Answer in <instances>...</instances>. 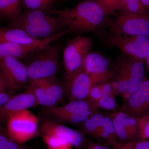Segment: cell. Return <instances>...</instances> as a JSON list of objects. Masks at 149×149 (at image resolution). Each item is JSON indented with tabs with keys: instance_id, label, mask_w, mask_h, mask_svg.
<instances>
[{
	"instance_id": "obj_38",
	"label": "cell",
	"mask_w": 149,
	"mask_h": 149,
	"mask_svg": "<svg viewBox=\"0 0 149 149\" xmlns=\"http://www.w3.org/2000/svg\"><path fill=\"white\" fill-rule=\"evenodd\" d=\"M72 147L71 145H68V146H65L56 148H48L47 149H72Z\"/></svg>"
},
{
	"instance_id": "obj_22",
	"label": "cell",
	"mask_w": 149,
	"mask_h": 149,
	"mask_svg": "<svg viewBox=\"0 0 149 149\" xmlns=\"http://www.w3.org/2000/svg\"><path fill=\"white\" fill-rule=\"evenodd\" d=\"M41 83L49 90L59 102H62L65 95L63 84L59 82L55 76L39 79Z\"/></svg>"
},
{
	"instance_id": "obj_30",
	"label": "cell",
	"mask_w": 149,
	"mask_h": 149,
	"mask_svg": "<svg viewBox=\"0 0 149 149\" xmlns=\"http://www.w3.org/2000/svg\"><path fill=\"white\" fill-rule=\"evenodd\" d=\"M41 136L48 148H56L70 145L66 141L54 135L42 134Z\"/></svg>"
},
{
	"instance_id": "obj_34",
	"label": "cell",
	"mask_w": 149,
	"mask_h": 149,
	"mask_svg": "<svg viewBox=\"0 0 149 149\" xmlns=\"http://www.w3.org/2000/svg\"><path fill=\"white\" fill-rule=\"evenodd\" d=\"M10 88L11 89L8 82L0 70V94L8 92V90Z\"/></svg>"
},
{
	"instance_id": "obj_39",
	"label": "cell",
	"mask_w": 149,
	"mask_h": 149,
	"mask_svg": "<svg viewBox=\"0 0 149 149\" xmlns=\"http://www.w3.org/2000/svg\"><path fill=\"white\" fill-rule=\"evenodd\" d=\"M146 61L147 65H148V71L149 72V55Z\"/></svg>"
},
{
	"instance_id": "obj_35",
	"label": "cell",
	"mask_w": 149,
	"mask_h": 149,
	"mask_svg": "<svg viewBox=\"0 0 149 149\" xmlns=\"http://www.w3.org/2000/svg\"><path fill=\"white\" fill-rule=\"evenodd\" d=\"M85 148L86 149H112L107 146L92 141H88L86 144Z\"/></svg>"
},
{
	"instance_id": "obj_8",
	"label": "cell",
	"mask_w": 149,
	"mask_h": 149,
	"mask_svg": "<svg viewBox=\"0 0 149 149\" xmlns=\"http://www.w3.org/2000/svg\"><path fill=\"white\" fill-rule=\"evenodd\" d=\"M109 45L118 48L124 54L145 62L149 55V37L110 34L106 38Z\"/></svg>"
},
{
	"instance_id": "obj_20",
	"label": "cell",
	"mask_w": 149,
	"mask_h": 149,
	"mask_svg": "<svg viewBox=\"0 0 149 149\" xmlns=\"http://www.w3.org/2000/svg\"><path fill=\"white\" fill-rule=\"evenodd\" d=\"M105 114L97 111L82 123V133L93 137L97 141L101 130L103 119Z\"/></svg>"
},
{
	"instance_id": "obj_15",
	"label": "cell",
	"mask_w": 149,
	"mask_h": 149,
	"mask_svg": "<svg viewBox=\"0 0 149 149\" xmlns=\"http://www.w3.org/2000/svg\"><path fill=\"white\" fill-rule=\"evenodd\" d=\"M38 105L34 93L30 89L24 93L13 96L0 108V121L8 120L15 113Z\"/></svg>"
},
{
	"instance_id": "obj_27",
	"label": "cell",
	"mask_w": 149,
	"mask_h": 149,
	"mask_svg": "<svg viewBox=\"0 0 149 149\" xmlns=\"http://www.w3.org/2000/svg\"><path fill=\"white\" fill-rule=\"evenodd\" d=\"M97 103L99 108L110 111L112 112H117L120 111V107L115 96H102Z\"/></svg>"
},
{
	"instance_id": "obj_18",
	"label": "cell",
	"mask_w": 149,
	"mask_h": 149,
	"mask_svg": "<svg viewBox=\"0 0 149 149\" xmlns=\"http://www.w3.org/2000/svg\"><path fill=\"white\" fill-rule=\"evenodd\" d=\"M29 89L34 93L38 105L45 107L56 106L59 102L39 80L29 82Z\"/></svg>"
},
{
	"instance_id": "obj_1",
	"label": "cell",
	"mask_w": 149,
	"mask_h": 149,
	"mask_svg": "<svg viewBox=\"0 0 149 149\" xmlns=\"http://www.w3.org/2000/svg\"><path fill=\"white\" fill-rule=\"evenodd\" d=\"M48 13L56 15L63 30L77 35L100 28L107 16L97 2L92 1L80 2L72 8L52 10Z\"/></svg>"
},
{
	"instance_id": "obj_24",
	"label": "cell",
	"mask_w": 149,
	"mask_h": 149,
	"mask_svg": "<svg viewBox=\"0 0 149 149\" xmlns=\"http://www.w3.org/2000/svg\"><path fill=\"white\" fill-rule=\"evenodd\" d=\"M24 10H38L48 13L52 10L56 0H22Z\"/></svg>"
},
{
	"instance_id": "obj_29",
	"label": "cell",
	"mask_w": 149,
	"mask_h": 149,
	"mask_svg": "<svg viewBox=\"0 0 149 149\" xmlns=\"http://www.w3.org/2000/svg\"><path fill=\"white\" fill-rule=\"evenodd\" d=\"M0 149H29L18 143L2 130H0Z\"/></svg>"
},
{
	"instance_id": "obj_31",
	"label": "cell",
	"mask_w": 149,
	"mask_h": 149,
	"mask_svg": "<svg viewBox=\"0 0 149 149\" xmlns=\"http://www.w3.org/2000/svg\"><path fill=\"white\" fill-rule=\"evenodd\" d=\"M138 120L141 139L149 140V116L142 118Z\"/></svg>"
},
{
	"instance_id": "obj_19",
	"label": "cell",
	"mask_w": 149,
	"mask_h": 149,
	"mask_svg": "<svg viewBox=\"0 0 149 149\" xmlns=\"http://www.w3.org/2000/svg\"><path fill=\"white\" fill-rule=\"evenodd\" d=\"M97 141L102 145L112 146L118 142L110 113L105 114Z\"/></svg>"
},
{
	"instance_id": "obj_7",
	"label": "cell",
	"mask_w": 149,
	"mask_h": 149,
	"mask_svg": "<svg viewBox=\"0 0 149 149\" xmlns=\"http://www.w3.org/2000/svg\"><path fill=\"white\" fill-rule=\"evenodd\" d=\"M93 47V40L88 36L79 35L70 40L63 52L66 75L72 74L83 67L84 59Z\"/></svg>"
},
{
	"instance_id": "obj_4",
	"label": "cell",
	"mask_w": 149,
	"mask_h": 149,
	"mask_svg": "<svg viewBox=\"0 0 149 149\" xmlns=\"http://www.w3.org/2000/svg\"><path fill=\"white\" fill-rule=\"evenodd\" d=\"M62 47L60 44L47 46L27 60L29 82L55 76L60 67V55Z\"/></svg>"
},
{
	"instance_id": "obj_9",
	"label": "cell",
	"mask_w": 149,
	"mask_h": 149,
	"mask_svg": "<svg viewBox=\"0 0 149 149\" xmlns=\"http://www.w3.org/2000/svg\"><path fill=\"white\" fill-rule=\"evenodd\" d=\"M70 32L69 30H63L55 35L44 38L40 42L32 45H22L8 42L0 43V60L12 57L19 61L28 60L43 48Z\"/></svg>"
},
{
	"instance_id": "obj_21",
	"label": "cell",
	"mask_w": 149,
	"mask_h": 149,
	"mask_svg": "<svg viewBox=\"0 0 149 149\" xmlns=\"http://www.w3.org/2000/svg\"><path fill=\"white\" fill-rule=\"evenodd\" d=\"M22 8V0H0V18L13 20L21 14Z\"/></svg>"
},
{
	"instance_id": "obj_11",
	"label": "cell",
	"mask_w": 149,
	"mask_h": 149,
	"mask_svg": "<svg viewBox=\"0 0 149 149\" xmlns=\"http://www.w3.org/2000/svg\"><path fill=\"white\" fill-rule=\"evenodd\" d=\"M0 70L11 89L22 90L29 83L27 66L17 59L7 57L0 60Z\"/></svg>"
},
{
	"instance_id": "obj_3",
	"label": "cell",
	"mask_w": 149,
	"mask_h": 149,
	"mask_svg": "<svg viewBox=\"0 0 149 149\" xmlns=\"http://www.w3.org/2000/svg\"><path fill=\"white\" fill-rule=\"evenodd\" d=\"M8 27L23 30L31 37L43 39L63 30L56 17L38 10H24L21 14L9 22Z\"/></svg>"
},
{
	"instance_id": "obj_32",
	"label": "cell",
	"mask_w": 149,
	"mask_h": 149,
	"mask_svg": "<svg viewBox=\"0 0 149 149\" xmlns=\"http://www.w3.org/2000/svg\"><path fill=\"white\" fill-rule=\"evenodd\" d=\"M102 97V94L100 84L93 85L91 87L88 98L97 102Z\"/></svg>"
},
{
	"instance_id": "obj_25",
	"label": "cell",
	"mask_w": 149,
	"mask_h": 149,
	"mask_svg": "<svg viewBox=\"0 0 149 149\" xmlns=\"http://www.w3.org/2000/svg\"><path fill=\"white\" fill-rule=\"evenodd\" d=\"M121 13L130 14L148 13V11L144 7L141 0H122Z\"/></svg>"
},
{
	"instance_id": "obj_23",
	"label": "cell",
	"mask_w": 149,
	"mask_h": 149,
	"mask_svg": "<svg viewBox=\"0 0 149 149\" xmlns=\"http://www.w3.org/2000/svg\"><path fill=\"white\" fill-rule=\"evenodd\" d=\"M98 111L97 109L77 112L54 118L58 122L68 124H82Z\"/></svg>"
},
{
	"instance_id": "obj_12",
	"label": "cell",
	"mask_w": 149,
	"mask_h": 149,
	"mask_svg": "<svg viewBox=\"0 0 149 149\" xmlns=\"http://www.w3.org/2000/svg\"><path fill=\"white\" fill-rule=\"evenodd\" d=\"M63 84L65 95L67 96L70 101L88 99L92 87L91 78L83 67L72 74L66 75Z\"/></svg>"
},
{
	"instance_id": "obj_10",
	"label": "cell",
	"mask_w": 149,
	"mask_h": 149,
	"mask_svg": "<svg viewBox=\"0 0 149 149\" xmlns=\"http://www.w3.org/2000/svg\"><path fill=\"white\" fill-rule=\"evenodd\" d=\"M120 111L139 119L149 116V80L146 78L130 97L123 101Z\"/></svg>"
},
{
	"instance_id": "obj_36",
	"label": "cell",
	"mask_w": 149,
	"mask_h": 149,
	"mask_svg": "<svg viewBox=\"0 0 149 149\" xmlns=\"http://www.w3.org/2000/svg\"><path fill=\"white\" fill-rule=\"evenodd\" d=\"M13 96L10 92L0 94V108Z\"/></svg>"
},
{
	"instance_id": "obj_13",
	"label": "cell",
	"mask_w": 149,
	"mask_h": 149,
	"mask_svg": "<svg viewBox=\"0 0 149 149\" xmlns=\"http://www.w3.org/2000/svg\"><path fill=\"white\" fill-rule=\"evenodd\" d=\"M83 67L91 78L92 86L108 80L110 64L108 58L101 54L90 52L84 59Z\"/></svg>"
},
{
	"instance_id": "obj_28",
	"label": "cell",
	"mask_w": 149,
	"mask_h": 149,
	"mask_svg": "<svg viewBox=\"0 0 149 149\" xmlns=\"http://www.w3.org/2000/svg\"><path fill=\"white\" fill-rule=\"evenodd\" d=\"M96 2L107 16L121 9L122 0H97Z\"/></svg>"
},
{
	"instance_id": "obj_16",
	"label": "cell",
	"mask_w": 149,
	"mask_h": 149,
	"mask_svg": "<svg viewBox=\"0 0 149 149\" xmlns=\"http://www.w3.org/2000/svg\"><path fill=\"white\" fill-rule=\"evenodd\" d=\"M92 109H98L99 107L97 102L88 98L83 100L70 101L68 103L61 106H56L51 107H45L43 109V111L54 118L61 116Z\"/></svg>"
},
{
	"instance_id": "obj_5",
	"label": "cell",
	"mask_w": 149,
	"mask_h": 149,
	"mask_svg": "<svg viewBox=\"0 0 149 149\" xmlns=\"http://www.w3.org/2000/svg\"><path fill=\"white\" fill-rule=\"evenodd\" d=\"M7 120L8 134L18 143L27 142L37 134L39 119L27 109L11 115Z\"/></svg>"
},
{
	"instance_id": "obj_17",
	"label": "cell",
	"mask_w": 149,
	"mask_h": 149,
	"mask_svg": "<svg viewBox=\"0 0 149 149\" xmlns=\"http://www.w3.org/2000/svg\"><path fill=\"white\" fill-rule=\"evenodd\" d=\"M42 40L31 37L23 30L18 28L0 27V43L8 42L22 45H32L40 42Z\"/></svg>"
},
{
	"instance_id": "obj_14",
	"label": "cell",
	"mask_w": 149,
	"mask_h": 149,
	"mask_svg": "<svg viewBox=\"0 0 149 149\" xmlns=\"http://www.w3.org/2000/svg\"><path fill=\"white\" fill-rule=\"evenodd\" d=\"M41 134L54 135L66 141L72 146L81 148L85 144L83 133L54 120H44L41 127Z\"/></svg>"
},
{
	"instance_id": "obj_2",
	"label": "cell",
	"mask_w": 149,
	"mask_h": 149,
	"mask_svg": "<svg viewBox=\"0 0 149 149\" xmlns=\"http://www.w3.org/2000/svg\"><path fill=\"white\" fill-rule=\"evenodd\" d=\"M146 78L144 62L123 54L111 68L108 80L116 96L125 100L139 88Z\"/></svg>"
},
{
	"instance_id": "obj_6",
	"label": "cell",
	"mask_w": 149,
	"mask_h": 149,
	"mask_svg": "<svg viewBox=\"0 0 149 149\" xmlns=\"http://www.w3.org/2000/svg\"><path fill=\"white\" fill-rule=\"evenodd\" d=\"M109 27L112 34L149 37V13H121L111 22Z\"/></svg>"
},
{
	"instance_id": "obj_37",
	"label": "cell",
	"mask_w": 149,
	"mask_h": 149,
	"mask_svg": "<svg viewBox=\"0 0 149 149\" xmlns=\"http://www.w3.org/2000/svg\"><path fill=\"white\" fill-rule=\"evenodd\" d=\"M142 4L148 11L149 10V0H141Z\"/></svg>"
},
{
	"instance_id": "obj_33",
	"label": "cell",
	"mask_w": 149,
	"mask_h": 149,
	"mask_svg": "<svg viewBox=\"0 0 149 149\" xmlns=\"http://www.w3.org/2000/svg\"><path fill=\"white\" fill-rule=\"evenodd\" d=\"M102 96H113L116 97L114 90L108 80L100 83Z\"/></svg>"
},
{
	"instance_id": "obj_26",
	"label": "cell",
	"mask_w": 149,
	"mask_h": 149,
	"mask_svg": "<svg viewBox=\"0 0 149 149\" xmlns=\"http://www.w3.org/2000/svg\"><path fill=\"white\" fill-rule=\"evenodd\" d=\"M113 149H149V140H133L126 142H118Z\"/></svg>"
}]
</instances>
